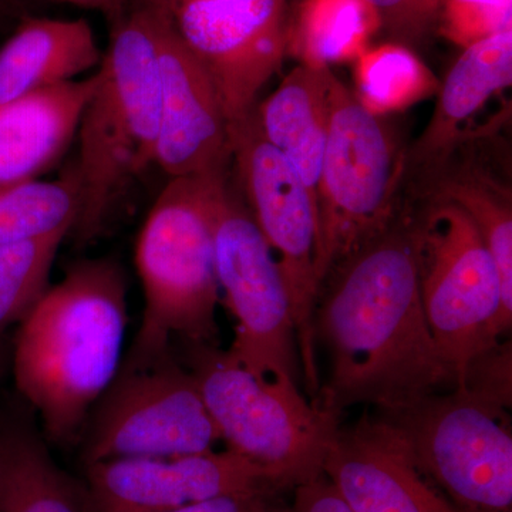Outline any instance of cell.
<instances>
[{
  "label": "cell",
  "mask_w": 512,
  "mask_h": 512,
  "mask_svg": "<svg viewBox=\"0 0 512 512\" xmlns=\"http://www.w3.org/2000/svg\"><path fill=\"white\" fill-rule=\"evenodd\" d=\"M313 338L329 353V376L315 400L340 416L369 404L399 409L457 387L424 315L417 256V215L333 266L320 285Z\"/></svg>",
  "instance_id": "1"
},
{
  "label": "cell",
  "mask_w": 512,
  "mask_h": 512,
  "mask_svg": "<svg viewBox=\"0 0 512 512\" xmlns=\"http://www.w3.org/2000/svg\"><path fill=\"white\" fill-rule=\"evenodd\" d=\"M126 326V275L107 258L70 266L20 323L15 382L40 414L47 443H79L119 370Z\"/></svg>",
  "instance_id": "2"
},
{
  "label": "cell",
  "mask_w": 512,
  "mask_h": 512,
  "mask_svg": "<svg viewBox=\"0 0 512 512\" xmlns=\"http://www.w3.org/2000/svg\"><path fill=\"white\" fill-rule=\"evenodd\" d=\"M111 26L109 49L101 57L76 133L79 156L73 173L79 210L70 235L80 247L106 232L128 188L157 161L156 10L148 0H134Z\"/></svg>",
  "instance_id": "3"
},
{
  "label": "cell",
  "mask_w": 512,
  "mask_h": 512,
  "mask_svg": "<svg viewBox=\"0 0 512 512\" xmlns=\"http://www.w3.org/2000/svg\"><path fill=\"white\" fill-rule=\"evenodd\" d=\"M227 174L171 178L148 212L136 247L146 308L131 352H157L174 342L218 346L212 200Z\"/></svg>",
  "instance_id": "4"
},
{
  "label": "cell",
  "mask_w": 512,
  "mask_h": 512,
  "mask_svg": "<svg viewBox=\"0 0 512 512\" xmlns=\"http://www.w3.org/2000/svg\"><path fill=\"white\" fill-rule=\"evenodd\" d=\"M180 345L227 450L271 471L286 490L322 476L338 416L308 402L298 384L258 379L220 346Z\"/></svg>",
  "instance_id": "5"
},
{
  "label": "cell",
  "mask_w": 512,
  "mask_h": 512,
  "mask_svg": "<svg viewBox=\"0 0 512 512\" xmlns=\"http://www.w3.org/2000/svg\"><path fill=\"white\" fill-rule=\"evenodd\" d=\"M404 156L382 117L366 110L332 73L318 192L320 285L333 266L375 241L399 217Z\"/></svg>",
  "instance_id": "6"
},
{
  "label": "cell",
  "mask_w": 512,
  "mask_h": 512,
  "mask_svg": "<svg viewBox=\"0 0 512 512\" xmlns=\"http://www.w3.org/2000/svg\"><path fill=\"white\" fill-rule=\"evenodd\" d=\"M221 441L187 366L170 348L128 350L84 426V466L119 458L208 453Z\"/></svg>",
  "instance_id": "7"
},
{
  "label": "cell",
  "mask_w": 512,
  "mask_h": 512,
  "mask_svg": "<svg viewBox=\"0 0 512 512\" xmlns=\"http://www.w3.org/2000/svg\"><path fill=\"white\" fill-rule=\"evenodd\" d=\"M507 412L464 387L376 410L402 437L420 473L466 512H512Z\"/></svg>",
  "instance_id": "8"
},
{
  "label": "cell",
  "mask_w": 512,
  "mask_h": 512,
  "mask_svg": "<svg viewBox=\"0 0 512 512\" xmlns=\"http://www.w3.org/2000/svg\"><path fill=\"white\" fill-rule=\"evenodd\" d=\"M416 215L424 315L460 384L468 365L511 330L500 274L480 231L458 205L431 197Z\"/></svg>",
  "instance_id": "9"
},
{
  "label": "cell",
  "mask_w": 512,
  "mask_h": 512,
  "mask_svg": "<svg viewBox=\"0 0 512 512\" xmlns=\"http://www.w3.org/2000/svg\"><path fill=\"white\" fill-rule=\"evenodd\" d=\"M212 235L218 284L235 319L228 355L258 379L298 384L291 293L247 204L229 187L228 174L215 188Z\"/></svg>",
  "instance_id": "10"
},
{
  "label": "cell",
  "mask_w": 512,
  "mask_h": 512,
  "mask_svg": "<svg viewBox=\"0 0 512 512\" xmlns=\"http://www.w3.org/2000/svg\"><path fill=\"white\" fill-rule=\"evenodd\" d=\"M229 141L247 207L274 252L292 299L303 382L319 393L313 311L319 293L318 204L295 168L262 134L255 107L229 123Z\"/></svg>",
  "instance_id": "11"
},
{
  "label": "cell",
  "mask_w": 512,
  "mask_h": 512,
  "mask_svg": "<svg viewBox=\"0 0 512 512\" xmlns=\"http://www.w3.org/2000/svg\"><path fill=\"white\" fill-rule=\"evenodd\" d=\"M217 84L229 123L255 99L286 53L285 0H148Z\"/></svg>",
  "instance_id": "12"
},
{
  "label": "cell",
  "mask_w": 512,
  "mask_h": 512,
  "mask_svg": "<svg viewBox=\"0 0 512 512\" xmlns=\"http://www.w3.org/2000/svg\"><path fill=\"white\" fill-rule=\"evenodd\" d=\"M84 470L93 512H165L225 495L286 490L271 471L231 450L119 458Z\"/></svg>",
  "instance_id": "13"
},
{
  "label": "cell",
  "mask_w": 512,
  "mask_h": 512,
  "mask_svg": "<svg viewBox=\"0 0 512 512\" xmlns=\"http://www.w3.org/2000/svg\"><path fill=\"white\" fill-rule=\"evenodd\" d=\"M154 10L160 70L156 164L170 178L227 171L232 161L229 119L217 84Z\"/></svg>",
  "instance_id": "14"
},
{
  "label": "cell",
  "mask_w": 512,
  "mask_h": 512,
  "mask_svg": "<svg viewBox=\"0 0 512 512\" xmlns=\"http://www.w3.org/2000/svg\"><path fill=\"white\" fill-rule=\"evenodd\" d=\"M322 473L355 512H466L420 473L402 437L377 414L339 424Z\"/></svg>",
  "instance_id": "15"
},
{
  "label": "cell",
  "mask_w": 512,
  "mask_h": 512,
  "mask_svg": "<svg viewBox=\"0 0 512 512\" xmlns=\"http://www.w3.org/2000/svg\"><path fill=\"white\" fill-rule=\"evenodd\" d=\"M512 83V30L466 47L441 86L439 103L419 140L404 156V175L429 185L473 141L474 121Z\"/></svg>",
  "instance_id": "16"
},
{
  "label": "cell",
  "mask_w": 512,
  "mask_h": 512,
  "mask_svg": "<svg viewBox=\"0 0 512 512\" xmlns=\"http://www.w3.org/2000/svg\"><path fill=\"white\" fill-rule=\"evenodd\" d=\"M97 76L0 104V185L37 180L76 137Z\"/></svg>",
  "instance_id": "17"
},
{
  "label": "cell",
  "mask_w": 512,
  "mask_h": 512,
  "mask_svg": "<svg viewBox=\"0 0 512 512\" xmlns=\"http://www.w3.org/2000/svg\"><path fill=\"white\" fill-rule=\"evenodd\" d=\"M101 57L87 20L26 18L0 47V104L73 82Z\"/></svg>",
  "instance_id": "18"
},
{
  "label": "cell",
  "mask_w": 512,
  "mask_h": 512,
  "mask_svg": "<svg viewBox=\"0 0 512 512\" xmlns=\"http://www.w3.org/2000/svg\"><path fill=\"white\" fill-rule=\"evenodd\" d=\"M332 73L330 67L299 64L255 106L262 134L295 168L316 204L329 133Z\"/></svg>",
  "instance_id": "19"
},
{
  "label": "cell",
  "mask_w": 512,
  "mask_h": 512,
  "mask_svg": "<svg viewBox=\"0 0 512 512\" xmlns=\"http://www.w3.org/2000/svg\"><path fill=\"white\" fill-rule=\"evenodd\" d=\"M0 512H93L84 481L57 466L45 437L25 426L0 429Z\"/></svg>",
  "instance_id": "20"
},
{
  "label": "cell",
  "mask_w": 512,
  "mask_h": 512,
  "mask_svg": "<svg viewBox=\"0 0 512 512\" xmlns=\"http://www.w3.org/2000/svg\"><path fill=\"white\" fill-rule=\"evenodd\" d=\"M427 197L458 205L474 222L493 256L503 286V313L512 326V201L507 184L480 165H447L427 188Z\"/></svg>",
  "instance_id": "21"
},
{
  "label": "cell",
  "mask_w": 512,
  "mask_h": 512,
  "mask_svg": "<svg viewBox=\"0 0 512 512\" xmlns=\"http://www.w3.org/2000/svg\"><path fill=\"white\" fill-rule=\"evenodd\" d=\"M380 28L366 0H302L288 45L301 64L329 67L357 59Z\"/></svg>",
  "instance_id": "22"
},
{
  "label": "cell",
  "mask_w": 512,
  "mask_h": 512,
  "mask_svg": "<svg viewBox=\"0 0 512 512\" xmlns=\"http://www.w3.org/2000/svg\"><path fill=\"white\" fill-rule=\"evenodd\" d=\"M356 60L355 96L375 116L407 109L439 89L436 76L407 47L380 46Z\"/></svg>",
  "instance_id": "23"
},
{
  "label": "cell",
  "mask_w": 512,
  "mask_h": 512,
  "mask_svg": "<svg viewBox=\"0 0 512 512\" xmlns=\"http://www.w3.org/2000/svg\"><path fill=\"white\" fill-rule=\"evenodd\" d=\"M79 210L73 170L59 181L0 185V245L72 231Z\"/></svg>",
  "instance_id": "24"
},
{
  "label": "cell",
  "mask_w": 512,
  "mask_h": 512,
  "mask_svg": "<svg viewBox=\"0 0 512 512\" xmlns=\"http://www.w3.org/2000/svg\"><path fill=\"white\" fill-rule=\"evenodd\" d=\"M63 228L45 237L0 245V335L22 323L50 288V274L60 245L69 237Z\"/></svg>",
  "instance_id": "25"
},
{
  "label": "cell",
  "mask_w": 512,
  "mask_h": 512,
  "mask_svg": "<svg viewBox=\"0 0 512 512\" xmlns=\"http://www.w3.org/2000/svg\"><path fill=\"white\" fill-rule=\"evenodd\" d=\"M512 26V0H446L443 33L466 47L508 32Z\"/></svg>",
  "instance_id": "26"
},
{
  "label": "cell",
  "mask_w": 512,
  "mask_h": 512,
  "mask_svg": "<svg viewBox=\"0 0 512 512\" xmlns=\"http://www.w3.org/2000/svg\"><path fill=\"white\" fill-rule=\"evenodd\" d=\"M511 343H498L468 365L457 387L511 409Z\"/></svg>",
  "instance_id": "27"
},
{
  "label": "cell",
  "mask_w": 512,
  "mask_h": 512,
  "mask_svg": "<svg viewBox=\"0 0 512 512\" xmlns=\"http://www.w3.org/2000/svg\"><path fill=\"white\" fill-rule=\"evenodd\" d=\"M379 16L380 26L397 39L426 35L439 18L443 0H366Z\"/></svg>",
  "instance_id": "28"
},
{
  "label": "cell",
  "mask_w": 512,
  "mask_h": 512,
  "mask_svg": "<svg viewBox=\"0 0 512 512\" xmlns=\"http://www.w3.org/2000/svg\"><path fill=\"white\" fill-rule=\"evenodd\" d=\"M292 491L291 504L279 503L274 512H355L323 474Z\"/></svg>",
  "instance_id": "29"
},
{
  "label": "cell",
  "mask_w": 512,
  "mask_h": 512,
  "mask_svg": "<svg viewBox=\"0 0 512 512\" xmlns=\"http://www.w3.org/2000/svg\"><path fill=\"white\" fill-rule=\"evenodd\" d=\"M278 497V493L225 495L165 512H274Z\"/></svg>",
  "instance_id": "30"
},
{
  "label": "cell",
  "mask_w": 512,
  "mask_h": 512,
  "mask_svg": "<svg viewBox=\"0 0 512 512\" xmlns=\"http://www.w3.org/2000/svg\"><path fill=\"white\" fill-rule=\"evenodd\" d=\"M45 2L67 3L79 8L97 10L114 23L127 12L134 0H45Z\"/></svg>",
  "instance_id": "31"
},
{
  "label": "cell",
  "mask_w": 512,
  "mask_h": 512,
  "mask_svg": "<svg viewBox=\"0 0 512 512\" xmlns=\"http://www.w3.org/2000/svg\"><path fill=\"white\" fill-rule=\"evenodd\" d=\"M19 0H0V10H8L15 8L16 3H18Z\"/></svg>",
  "instance_id": "32"
}]
</instances>
